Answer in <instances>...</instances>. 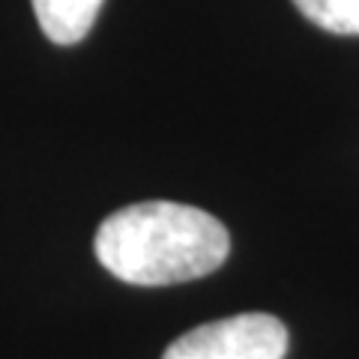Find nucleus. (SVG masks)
Returning a JSON list of instances; mask_svg holds the SVG:
<instances>
[{
    "label": "nucleus",
    "instance_id": "2",
    "mask_svg": "<svg viewBox=\"0 0 359 359\" xmlns=\"http://www.w3.org/2000/svg\"><path fill=\"white\" fill-rule=\"evenodd\" d=\"M287 330L264 311H245L189 330L168 344L162 359H285Z\"/></svg>",
    "mask_w": 359,
    "mask_h": 359
},
{
    "label": "nucleus",
    "instance_id": "1",
    "mask_svg": "<svg viewBox=\"0 0 359 359\" xmlns=\"http://www.w3.org/2000/svg\"><path fill=\"white\" fill-rule=\"evenodd\" d=\"M93 252L120 282L162 287L216 273L231 252V237L216 216L198 207L144 201L99 224Z\"/></svg>",
    "mask_w": 359,
    "mask_h": 359
},
{
    "label": "nucleus",
    "instance_id": "3",
    "mask_svg": "<svg viewBox=\"0 0 359 359\" xmlns=\"http://www.w3.org/2000/svg\"><path fill=\"white\" fill-rule=\"evenodd\" d=\"M42 33L54 45H75L93 30L105 0H30Z\"/></svg>",
    "mask_w": 359,
    "mask_h": 359
},
{
    "label": "nucleus",
    "instance_id": "4",
    "mask_svg": "<svg viewBox=\"0 0 359 359\" xmlns=\"http://www.w3.org/2000/svg\"><path fill=\"white\" fill-rule=\"evenodd\" d=\"M294 4L320 30L359 36V0H294Z\"/></svg>",
    "mask_w": 359,
    "mask_h": 359
}]
</instances>
